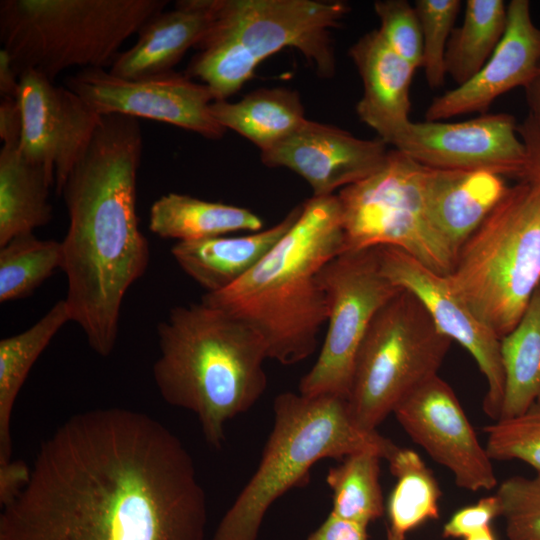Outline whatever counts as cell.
<instances>
[{
  "label": "cell",
  "instance_id": "obj_1",
  "mask_svg": "<svg viewBox=\"0 0 540 540\" xmlns=\"http://www.w3.org/2000/svg\"><path fill=\"white\" fill-rule=\"evenodd\" d=\"M207 500L189 452L153 417L99 408L45 439L0 540H203Z\"/></svg>",
  "mask_w": 540,
  "mask_h": 540
},
{
  "label": "cell",
  "instance_id": "obj_2",
  "mask_svg": "<svg viewBox=\"0 0 540 540\" xmlns=\"http://www.w3.org/2000/svg\"><path fill=\"white\" fill-rule=\"evenodd\" d=\"M142 149L138 119L102 116L60 194L69 219L61 241L64 300L71 322L102 357L113 351L124 297L150 261L136 211Z\"/></svg>",
  "mask_w": 540,
  "mask_h": 540
},
{
  "label": "cell",
  "instance_id": "obj_3",
  "mask_svg": "<svg viewBox=\"0 0 540 540\" xmlns=\"http://www.w3.org/2000/svg\"><path fill=\"white\" fill-rule=\"evenodd\" d=\"M343 251L337 195L313 196L302 203L298 219L257 265L231 286L205 293L201 302L253 329L268 359L294 365L316 351L328 318L318 274Z\"/></svg>",
  "mask_w": 540,
  "mask_h": 540
},
{
  "label": "cell",
  "instance_id": "obj_4",
  "mask_svg": "<svg viewBox=\"0 0 540 540\" xmlns=\"http://www.w3.org/2000/svg\"><path fill=\"white\" fill-rule=\"evenodd\" d=\"M153 377L168 404L194 413L205 440L225 441V425L251 409L267 387L268 359L248 325L203 302L176 306L157 326Z\"/></svg>",
  "mask_w": 540,
  "mask_h": 540
},
{
  "label": "cell",
  "instance_id": "obj_5",
  "mask_svg": "<svg viewBox=\"0 0 540 540\" xmlns=\"http://www.w3.org/2000/svg\"><path fill=\"white\" fill-rule=\"evenodd\" d=\"M274 424L259 465L222 517L212 540H257L270 506L309 481L314 464L375 451L387 459L397 448L377 431L359 428L347 400L332 395L283 392L273 404Z\"/></svg>",
  "mask_w": 540,
  "mask_h": 540
},
{
  "label": "cell",
  "instance_id": "obj_6",
  "mask_svg": "<svg viewBox=\"0 0 540 540\" xmlns=\"http://www.w3.org/2000/svg\"><path fill=\"white\" fill-rule=\"evenodd\" d=\"M348 12L342 1L213 0L210 25L185 74L207 85L215 101L226 100L253 77L262 61L291 47L319 75L332 77L330 29L340 26Z\"/></svg>",
  "mask_w": 540,
  "mask_h": 540
},
{
  "label": "cell",
  "instance_id": "obj_7",
  "mask_svg": "<svg viewBox=\"0 0 540 540\" xmlns=\"http://www.w3.org/2000/svg\"><path fill=\"white\" fill-rule=\"evenodd\" d=\"M446 277L500 339L517 325L540 286V178L508 187Z\"/></svg>",
  "mask_w": 540,
  "mask_h": 540
},
{
  "label": "cell",
  "instance_id": "obj_8",
  "mask_svg": "<svg viewBox=\"0 0 540 540\" xmlns=\"http://www.w3.org/2000/svg\"><path fill=\"white\" fill-rule=\"evenodd\" d=\"M166 0H2L0 40L18 75L103 68Z\"/></svg>",
  "mask_w": 540,
  "mask_h": 540
},
{
  "label": "cell",
  "instance_id": "obj_9",
  "mask_svg": "<svg viewBox=\"0 0 540 540\" xmlns=\"http://www.w3.org/2000/svg\"><path fill=\"white\" fill-rule=\"evenodd\" d=\"M451 340L419 299L401 289L377 313L358 350L347 404L369 432L425 382L438 375Z\"/></svg>",
  "mask_w": 540,
  "mask_h": 540
},
{
  "label": "cell",
  "instance_id": "obj_10",
  "mask_svg": "<svg viewBox=\"0 0 540 540\" xmlns=\"http://www.w3.org/2000/svg\"><path fill=\"white\" fill-rule=\"evenodd\" d=\"M426 170L390 149L377 171L339 190L345 251L395 247L448 276L456 257L430 219Z\"/></svg>",
  "mask_w": 540,
  "mask_h": 540
},
{
  "label": "cell",
  "instance_id": "obj_11",
  "mask_svg": "<svg viewBox=\"0 0 540 540\" xmlns=\"http://www.w3.org/2000/svg\"><path fill=\"white\" fill-rule=\"evenodd\" d=\"M328 304L327 333L299 393L347 400L360 345L379 310L402 288L382 273L378 249L343 251L319 271Z\"/></svg>",
  "mask_w": 540,
  "mask_h": 540
},
{
  "label": "cell",
  "instance_id": "obj_12",
  "mask_svg": "<svg viewBox=\"0 0 540 540\" xmlns=\"http://www.w3.org/2000/svg\"><path fill=\"white\" fill-rule=\"evenodd\" d=\"M66 87L100 116L156 120L214 140L226 131L211 115L215 99L210 88L173 70L127 79L103 68H85L69 76Z\"/></svg>",
  "mask_w": 540,
  "mask_h": 540
},
{
  "label": "cell",
  "instance_id": "obj_13",
  "mask_svg": "<svg viewBox=\"0 0 540 540\" xmlns=\"http://www.w3.org/2000/svg\"><path fill=\"white\" fill-rule=\"evenodd\" d=\"M517 126L506 113L454 123L410 120L387 144L429 168L484 170L521 180L528 154Z\"/></svg>",
  "mask_w": 540,
  "mask_h": 540
},
{
  "label": "cell",
  "instance_id": "obj_14",
  "mask_svg": "<svg viewBox=\"0 0 540 540\" xmlns=\"http://www.w3.org/2000/svg\"><path fill=\"white\" fill-rule=\"evenodd\" d=\"M17 100L22 112L21 151L46 171L60 196L102 116L69 88L55 85L34 69L19 75Z\"/></svg>",
  "mask_w": 540,
  "mask_h": 540
},
{
  "label": "cell",
  "instance_id": "obj_15",
  "mask_svg": "<svg viewBox=\"0 0 540 540\" xmlns=\"http://www.w3.org/2000/svg\"><path fill=\"white\" fill-rule=\"evenodd\" d=\"M377 249L383 275L395 286L414 294L437 329L473 357L487 382L483 410L490 419L497 421L504 395L500 338L454 292L446 276L432 271L398 248Z\"/></svg>",
  "mask_w": 540,
  "mask_h": 540
},
{
  "label": "cell",
  "instance_id": "obj_16",
  "mask_svg": "<svg viewBox=\"0 0 540 540\" xmlns=\"http://www.w3.org/2000/svg\"><path fill=\"white\" fill-rule=\"evenodd\" d=\"M393 413L410 438L452 473L458 487L476 492L497 486L492 459L455 392L439 375L407 396Z\"/></svg>",
  "mask_w": 540,
  "mask_h": 540
},
{
  "label": "cell",
  "instance_id": "obj_17",
  "mask_svg": "<svg viewBox=\"0 0 540 540\" xmlns=\"http://www.w3.org/2000/svg\"><path fill=\"white\" fill-rule=\"evenodd\" d=\"M390 149L381 138L361 139L339 127L306 119L260 158L268 167H284L301 176L313 196L333 195L375 171Z\"/></svg>",
  "mask_w": 540,
  "mask_h": 540
},
{
  "label": "cell",
  "instance_id": "obj_18",
  "mask_svg": "<svg viewBox=\"0 0 540 540\" xmlns=\"http://www.w3.org/2000/svg\"><path fill=\"white\" fill-rule=\"evenodd\" d=\"M539 73L540 28L532 20L530 2L512 0L507 5L506 30L490 58L472 79L435 97L425 119L486 114L499 96L517 87L527 88Z\"/></svg>",
  "mask_w": 540,
  "mask_h": 540
},
{
  "label": "cell",
  "instance_id": "obj_19",
  "mask_svg": "<svg viewBox=\"0 0 540 540\" xmlns=\"http://www.w3.org/2000/svg\"><path fill=\"white\" fill-rule=\"evenodd\" d=\"M349 55L363 84L357 115L387 143L410 121V88L417 69L395 53L377 29L361 36Z\"/></svg>",
  "mask_w": 540,
  "mask_h": 540
},
{
  "label": "cell",
  "instance_id": "obj_20",
  "mask_svg": "<svg viewBox=\"0 0 540 540\" xmlns=\"http://www.w3.org/2000/svg\"><path fill=\"white\" fill-rule=\"evenodd\" d=\"M505 177L484 170L427 167L426 202L430 219L456 259L508 189Z\"/></svg>",
  "mask_w": 540,
  "mask_h": 540
},
{
  "label": "cell",
  "instance_id": "obj_21",
  "mask_svg": "<svg viewBox=\"0 0 540 540\" xmlns=\"http://www.w3.org/2000/svg\"><path fill=\"white\" fill-rule=\"evenodd\" d=\"M213 13V0H181L174 9L161 11L140 28L135 44L120 52L109 72L137 79L172 71L188 49L205 35Z\"/></svg>",
  "mask_w": 540,
  "mask_h": 540
},
{
  "label": "cell",
  "instance_id": "obj_22",
  "mask_svg": "<svg viewBox=\"0 0 540 540\" xmlns=\"http://www.w3.org/2000/svg\"><path fill=\"white\" fill-rule=\"evenodd\" d=\"M302 211L294 207L274 226L242 236L176 242L171 248L179 267L206 293L221 291L246 275L287 233Z\"/></svg>",
  "mask_w": 540,
  "mask_h": 540
},
{
  "label": "cell",
  "instance_id": "obj_23",
  "mask_svg": "<svg viewBox=\"0 0 540 540\" xmlns=\"http://www.w3.org/2000/svg\"><path fill=\"white\" fill-rule=\"evenodd\" d=\"M46 171L22 153L20 141L0 149V247L16 236L33 233L53 217Z\"/></svg>",
  "mask_w": 540,
  "mask_h": 540
},
{
  "label": "cell",
  "instance_id": "obj_24",
  "mask_svg": "<svg viewBox=\"0 0 540 540\" xmlns=\"http://www.w3.org/2000/svg\"><path fill=\"white\" fill-rule=\"evenodd\" d=\"M263 220L249 209L171 192L155 200L149 211L150 231L177 242L225 236L238 231L257 232Z\"/></svg>",
  "mask_w": 540,
  "mask_h": 540
},
{
  "label": "cell",
  "instance_id": "obj_25",
  "mask_svg": "<svg viewBox=\"0 0 540 540\" xmlns=\"http://www.w3.org/2000/svg\"><path fill=\"white\" fill-rule=\"evenodd\" d=\"M213 118L255 144L260 152L296 131L306 120L299 94L286 88H261L237 102L213 101Z\"/></svg>",
  "mask_w": 540,
  "mask_h": 540
},
{
  "label": "cell",
  "instance_id": "obj_26",
  "mask_svg": "<svg viewBox=\"0 0 540 540\" xmlns=\"http://www.w3.org/2000/svg\"><path fill=\"white\" fill-rule=\"evenodd\" d=\"M69 321L62 299L31 327L0 341V463L11 459L10 424L17 395L36 360Z\"/></svg>",
  "mask_w": 540,
  "mask_h": 540
},
{
  "label": "cell",
  "instance_id": "obj_27",
  "mask_svg": "<svg viewBox=\"0 0 540 540\" xmlns=\"http://www.w3.org/2000/svg\"><path fill=\"white\" fill-rule=\"evenodd\" d=\"M500 352L504 395L499 419H505L540 402V286L517 325L500 339Z\"/></svg>",
  "mask_w": 540,
  "mask_h": 540
},
{
  "label": "cell",
  "instance_id": "obj_28",
  "mask_svg": "<svg viewBox=\"0 0 540 540\" xmlns=\"http://www.w3.org/2000/svg\"><path fill=\"white\" fill-rule=\"evenodd\" d=\"M386 460L397 480L387 503V533L404 540L422 523L439 518L441 490L417 452L397 446Z\"/></svg>",
  "mask_w": 540,
  "mask_h": 540
},
{
  "label": "cell",
  "instance_id": "obj_29",
  "mask_svg": "<svg viewBox=\"0 0 540 540\" xmlns=\"http://www.w3.org/2000/svg\"><path fill=\"white\" fill-rule=\"evenodd\" d=\"M507 5L502 0H467L462 24L453 29L445 52V71L460 86L484 66L502 39Z\"/></svg>",
  "mask_w": 540,
  "mask_h": 540
},
{
  "label": "cell",
  "instance_id": "obj_30",
  "mask_svg": "<svg viewBox=\"0 0 540 540\" xmlns=\"http://www.w3.org/2000/svg\"><path fill=\"white\" fill-rule=\"evenodd\" d=\"M380 459L382 457L375 451H361L329 469L326 483L332 491L331 513L365 526L383 515Z\"/></svg>",
  "mask_w": 540,
  "mask_h": 540
},
{
  "label": "cell",
  "instance_id": "obj_31",
  "mask_svg": "<svg viewBox=\"0 0 540 540\" xmlns=\"http://www.w3.org/2000/svg\"><path fill=\"white\" fill-rule=\"evenodd\" d=\"M61 267V242L33 233L14 237L0 247V302L29 296Z\"/></svg>",
  "mask_w": 540,
  "mask_h": 540
},
{
  "label": "cell",
  "instance_id": "obj_32",
  "mask_svg": "<svg viewBox=\"0 0 540 540\" xmlns=\"http://www.w3.org/2000/svg\"><path fill=\"white\" fill-rule=\"evenodd\" d=\"M492 460H520L540 474V402L525 412L484 427Z\"/></svg>",
  "mask_w": 540,
  "mask_h": 540
},
{
  "label": "cell",
  "instance_id": "obj_33",
  "mask_svg": "<svg viewBox=\"0 0 540 540\" xmlns=\"http://www.w3.org/2000/svg\"><path fill=\"white\" fill-rule=\"evenodd\" d=\"M460 0H417V12L421 35L424 69L427 83L432 88L444 84L445 52L455 20L461 8Z\"/></svg>",
  "mask_w": 540,
  "mask_h": 540
},
{
  "label": "cell",
  "instance_id": "obj_34",
  "mask_svg": "<svg viewBox=\"0 0 540 540\" xmlns=\"http://www.w3.org/2000/svg\"><path fill=\"white\" fill-rule=\"evenodd\" d=\"M509 540H540V474L512 476L495 493Z\"/></svg>",
  "mask_w": 540,
  "mask_h": 540
},
{
  "label": "cell",
  "instance_id": "obj_35",
  "mask_svg": "<svg viewBox=\"0 0 540 540\" xmlns=\"http://www.w3.org/2000/svg\"><path fill=\"white\" fill-rule=\"evenodd\" d=\"M374 11L386 44L416 69L422 67L423 47L419 18L415 7L406 0H378Z\"/></svg>",
  "mask_w": 540,
  "mask_h": 540
},
{
  "label": "cell",
  "instance_id": "obj_36",
  "mask_svg": "<svg viewBox=\"0 0 540 540\" xmlns=\"http://www.w3.org/2000/svg\"><path fill=\"white\" fill-rule=\"evenodd\" d=\"M501 516V505L496 494L481 498L473 505L456 511L444 524V538H466L488 526Z\"/></svg>",
  "mask_w": 540,
  "mask_h": 540
},
{
  "label": "cell",
  "instance_id": "obj_37",
  "mask_svg": "<svg viewBox=\"0 0 540 540\" xmlns=\"http://www.w3.org/2000/svg\"><path fill=\"white\" fill-rule=\"evenodd\" d=\"M31 469L20 460L10 459L0 463V504L5 507L12 503L27 486Z\"/></svg>",
  "mask_w": 540,
  "mask_h": 540
},
{
  "label": "cell",
  "instance_id": "obj_38",
  "mask_svg": "<svg viewBox=\"0 0 540 540\" xmlns=\"http://www.w3.org/2000/svg\"><path fill=\"white\" fill-rule=\"evenodd\" d=\"M365 525L340 518L330 512L325 521L307 540H367Z\"/></svg>",
  "mask_w": 540,
  "mask_h": 540
},
{
  "label": "cell",
  "instance_id": "obj_39",
  "mask_svg": "<svg viewBox=\"0 0 540 540\" xmlns=\"http://www.w3.org/2000/svg\"><path fill=\"white\" fill-rule=\"evenodd\" d=\"M22 112L17 99L2 98L0 103V138L3 143L20 141Z\"/></svg>",
  "mask_w": 540,
  "mask_h": 540
},
{
  "label": "cell",
  "instance_id": "obj_40",
  "mask_svg": "<svg viewBox=\"0 0 540 540\" xmlns=\"http://www.w3.org/2000/svg\"><path fill=\"white\" fill-rule=\"evenodd\" d=\"M517 131L528 154V167L524 178H540V131L526 118L521 124H518Z\"/></svg>",
  "mask_w": 540,
  "mask_h": 540
},
{
  "label": "cell",
  "instance_id": "obj_41",
  "mask_svg": "<svg viewBox=\"0 0 540 540\" xmlns=\"http://www.w3.org/2000/svg\"><path fill=\"white\" fill-rule=\"evenodd\" d=\"M0 94L2 98L17 99L19 94V75L11 56L5 49L0 50Z\"/></svg>",
  "mask_w": 540,
  "mask_h": 540
},
{
  "label": "cell",
  "instance_id": "obj_42",
  "mask_svg": "<svg viewBox=\"0 0 540 540\" xmlns=\"http://www.w3.org/2000/svg\"><path fill=\"white\" fill-rule=\"evenodd\" d=\"M524 90L529 107L526 119L540 131V73Z\"/></svg>",
  "mask_w": 540,
  "mask_h": 540
},
{
  "label": "cell",
  "instance_id": "obj_43",
  "mask_svg": "<svg viewBox=\"0 0 540 540\" xmlns=\"http://www.w3.org/2000/svg\"><path fill=\"white\" fill-rule=\"evenodd\" d=\"M464 540H496V537L491 527L488 526L476 533L467 536L466 538H464Z\"/></svg>",
  "mask_w": 540,
  "mask_h": 540
},
{
  "label": "cell",
  "instance_id": "obj_44",
  "mask_svg": "<svg viewBox=\"0 0 540 540\" xmlns=\"http://www.w3.org/2000/svg\"><path fill=\"white\" fill-rule=\"evenodd\" d=\"M387 540H400L394 536H392L391 534L387 533Z\"/></svg>",
  "mask_w": 540,
  "mask_h": 540
}]
</instances>
